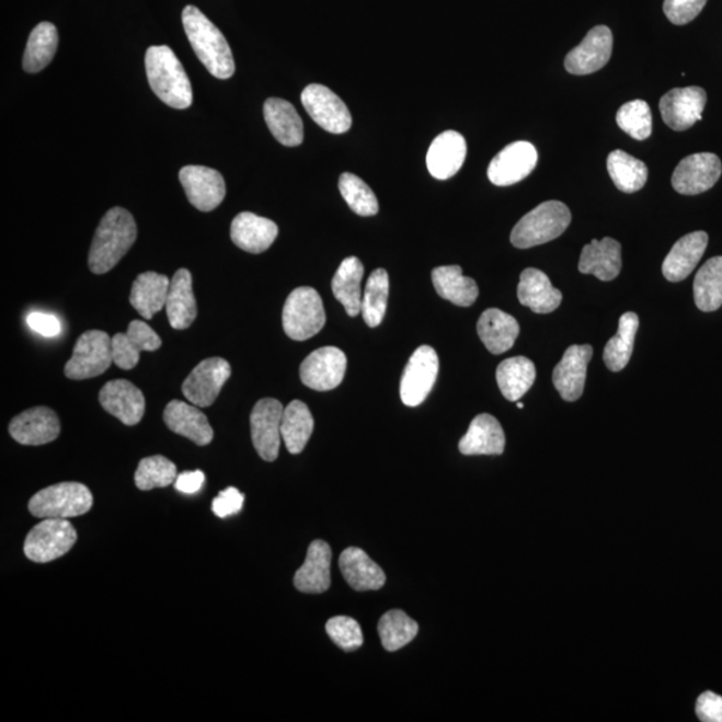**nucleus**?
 Instances as JSON below:
<instances>
[{"label":"nucleus","mask_w":722,"mask_h":722,"mask_svg":"<svg viewBox=\"0 0 722 722\" xmlns=\"http://www.w3.org/2000/svg\"><path fill=\"white\" fill-rule=\"evenodd\" d=\"M182 24L194 53L206 70L218 80H228L232 77L236 70L232 50L226 36L208 20V16L194 5H186L182 11Z\"/></svg>","instance_id":"1"},{"label":"nucleus","mask_w":722,"mask_h":722,"mask_svg":"<svg viewBox=\"0 0 722 722\" xmlns=\"http://www.w3.org/2000/svg\"><path fill=\"white\" fill-rule=\"evenodd\" d=\"M137 240L135 218L124 208L103 216L89 252V268L95 275L112 271Z\"/></svg>","instance_id":"2"},{"label":"nucleus","mask_w":722,"mask_h":722,"mask_svg":"<svg viewBox=\"0 0 722 722\" xmlns=\"http://www.w3.org/2000/svg\"><path fill=\"white\" fill-rule=\"evenodd\" d=\"M147 75L151 90L159 99L174 108H187L193 102V91L184 66L168 46L148 48Z\"/></svg>","instance_id":"3"},{"label":"nucleus","mask_w":722,"mask_h":722,"mask_svg":"<svg viewBox=\"0 0 722 722\" xmlns=\"http://www.w3.org/2000/svg\"><path fill=\"white\" fill-rule=\"evenodd\" d=\"M572 222V214L561 202H546L522 217L512 232L515 248L529 249L553 241Z\"/></svg>","instance_id":"4"},{"label":"nucleus","mask_w":722,"mask_h":722,"mask_svg":"<svg viewBox=\"0 0 722 722\" xmlns=\"http://www.w3.org/2000/svg\"><path fill=\"white\" fill-rule=\"evenodd\" d=\"M93 502V494L87 485L64 482L38 491L30 500L28 509L35 518L69 519L89 513Z\"/></svg>","instance_id":"5"},{"label":"nucleus","mask_w":722,"mask_h":722,"mask_svg":"<svg viewBox=\"0 0 722 722\" xmlns=\"http://www.w3.org/2000/svg\"><path fill=\"white\" fill-rule=\"evenodd\" d=\"M323 300L318 290L300 287L294 290L285 301L283 326L287 336L296 342H305L323 330L325 325Z\"/></svg>","instance_id":"6"},{"label":"nucleus","mask_w":722,"mask_h":722,"mask_svg":"<svg viewBox=\"0 0 722 722\" xmlns=\"http://www.w3.org/2000/svg\"><path fill=\"white\" fill-rule=\"evenodd\" d=\"M77 542V531L68 519L47 518L27 534L24 555L36 563L58 560Z\"/></svg>","instance_id":"7"},{"label":"nucleus","mask_w":722,"mask_h":722,"mask_svg":"<svg viewBox=\"0 0 722 722\" xmlns=\"http://www.w3.org/2000/svg\"><path fill=\"white\" fill-rule=\"evenodd\" d=\"M112 337L106 332L91 330L77 340L71 359L66 363L65 375L71 380L96 378L112 366Z\"/></svg>","instance_id":"8"},{"label":"nucleus","mask_w":722,"mask_h":722,"mask_svg":"<svg viewBox=\"0 0 722 722\" xmlns=\"http://www.w3.org/2000/svg\"><path fill=\"white\" fill-rule=\"evenodd\" d=\"M439 373V357L429 345H422L410 357L400 381V399L406 406L421 405L433 391Z\"/></svg>","instance_id":"9"},{"label":"nucleus","mask_w":722,"mask_h":722,"mask_svg":"<svg viewBox=\"0 0 722 722\" xmlns=\"http://www.w3.org/2000/svg\"><path fill=\"white\" fill-rule=\"evenodd\" d=\"M284 406L276 399H261L251 414L254 448L265 462H275L282 445Z\"/></svg>","instance_id":"10"},{"label":"nucleus","mask_w":722,"mask_h":722,"mask_svg":"<svg viewBox=\"0 0 722 722\" xmlns=\"http://www.w3.org/2000/svg\"><path fill=\"white\" fill-rule=\"evenodd\" d=\"M302 106L324 130L343 135L352 126V117L345 103L323 84H309L301 93Z\"/></svg>","instance_id":"11"},{"label":"nucleus","mask_w":722,"mask_h":722,"mask_svg":"<svg viewBox=\"0 0 722 722\" xmlns=\"http://www.w3.org/2000/svg\"><path fill=\"white\" fill-rule=\"evenodd\" d=\"M232 375V368L221 357H210L198 364L182 385V393L187 402L202 406H210L216 402L224 385Z\"/></svg>","instance_id":"12"},{"label":"nucleus","mask_w":722,"mask_h":722,"mask_svg":"<svg viewBox=\"0 0 722 722\" xmlns=\"http://www.w3.org/2000/svg\"><path fill=\"white\" fill-rule=\"evenodd\" d=\"M347 371V356L336 347L313 351L301 363L300 379L302 385L314 391H331L342 385Z\"/></svg>","instance_id":"13"},{"label":"nucleus","mask_w":722,"mask_h":722,"mask_svg":"<svg viewBox=\"0 0 722 722\" xmlns=\"http://www.w3.org/2000/svg\"><path fill=\"white\" fill-rule=\"evenodd\" d=\"M722 163L713 153H697L687 157L672 175L675 191L685 196H696L718 184L721 177Z\"/></svg>","instance_id":"14"},{"label":"nucleus","mask_w":722,"mask_h":722,"mask_svg":"<svg viewBox=\"0 0 722 722\" xmlns=\"http://www.w3.org/2000/svg\"><path fill=\"white\" fill-rule=\"evenodd\" d=\"M180 181L187 199L198 210H215L226 198V181L215 169L184 167L180 170Z\"/></svg>","instance_id":"15"},{"label":"nucleus","mask_w":722,"mask_h":722,"mask_svg":"<svg viewBox=\"0 0 722 722\" xmlns=\"http://www.w3.org/2000/svg\"><path fill=\"white\" fill-rule=\"evenodd\" d=\"M706 106L707 91L697 87L673 89L660 101L664 123L676 131L688 130L699 123Z\"/></svg>","instance_id":"16"},{"label":"nucleus","mask_w":722,"mask_h":722,"mask_svg":"<svg viewBox=\"0 0 722 722\" xmlns=\"http://www.w3.org/2000/svg\"><path fill=\"white\" fill-rule=\"evenodd\" d=\"M538 162L537 149L526 141L507 145L490 162L489 180L496 186L518 184L532 173Z\"/></svg>","instance_id":"17"},{"label":"nucleus","mask_w":722,"mask_h":722,"mask_svg":"<svg viewBox=\"0 0 722 722\" xmlns=\"http://www.w3.org/2000/svg\"><path fill=\"white\" fill-rule=\"evenodd\" d=\"M612 51V34L609 27L591 30L580 46L564 59V68L574 76L593 75L608 65Z\"/></svg>","instance_id":"18"},{"label":"nucleus","mask_w":722,"mask_h":722,"mask_svg":"<svg viewBox=\"0 0 722 722\" xmlns=\"http://www.w3.org/2000/svg\"><path fill=\"white\" fill-rule=\"evenodd\" d=\"M9 431L12 439L23 446H42L58 438L60 423L51 409L34 406L12 419Z\"/></svg>","instance_id":"19"},{"label":"nucleus","mask_w":722,"mask_h":722,"mask_svg":"<svg viewBox=\"0 0 722 722\" xmlns=\"http://www.w3.org/2000/svg\"><path fill=\"white\" fill-rule=\"evenodd\" d=\"M592 357V345H572L564 351L562 360L554 368V387L566 402H575L584 393L587 366Z\"/></svg>","instance_id":"20"},{"label":"nucleus","mask_w":722,"mask_h":722,"mask_svg":"<svg viewBox=\"0 0 722 722\" xmlns=\"http://www.w3.org/2000/svg\"><path fill=\"white\" fill-rule=\"evenodd\" d=\"M103 410L117 417L125 426H136L145 415V397L130 381L119 379L108 381L100 392Z\"/></svg>","instance_id":"21"},{"label":"nucleus","mask_w":722,"mask_h":722,"mask_svg":"<svg viewBox=\"0 0 722 722\" xmlns=\"http://www.w3.org/2000/svg\"><path fill=\"white\" fill-rule=\"evenodd\" d=\"M161 345V337L145 321H131L126 333H117L112 339L113 362L129 371L137 366L141 352H154Z\"/></svg>","instance_id":"22"},{"label":"nucleus","mask_w":722,"mask_h":722,"mask_svg":"<svg viewBox=\"0 0 722 722\" xmlns=\"http://www.w3.org/2000/svg\"><path fill=\"white\" fill-rule=\"evenodd\" d=\"M466 156L467 144L460 133L454 130L442 133L428 149V172L436 180L451 179L463 167Z\"/></svg>","instance_id":"23"},{"label":"nucleus","mask_w":722,"mask_h":722,"mask_svg":"<svg viewBox=\"0 0 722 722\" xmlns=\"http://www.w3.org/2000/svg\"><path fill=\"white\" fill-rule=\"evenodd\" d=\"M163 422L170 431L196 443L197 446H208L214 440V428L197 405L172 400L163 411Z\"/></svg>","instance_id":"24"},{"label":"nucleus","mask_w":722,"mask_h":722,"mask_svg":"<svg viewBox=\"0 0 722 722\" xmlns=\"http://www.w3.org/2000/svg\"><path fill=\"white\" fill-rule=\"evenodd\" d=\"M278 228L270 218L244 211L234 217L230 227V238L236 245L248 253L259 254L270 249L277 239Z\"/></svg>","instance_id":"25"},{"label":"nucleus","mask_w":722,"mask_h":722,"mask_svg":"<svg viewBox=\"0 0 722 722\" xmlns=\"http://www.w3.org/2000/svg\"><path fill=\"white\" fill-rule=\"evenodd\" d=\"M331 546L324 541H313L309 546L306 562L297 570L294 584L297 591L306 594H321L331 586Z\"/></svg>","instance_id":"26"},{"label":"nucleus","mask_w":722,"mask_h":722,"mask_svg":"<svg viewBox=\"0 0 722 722\" xmlns=\"http://www.w3.org/2000/svg\"><path fill=\"white\" fill-rule=\"evenodd\" d=\"M580 272L593 275L600 282H611L622 268L621 244L615 239L593 240L582 249Z\"/></svg>","instance_id":"27"},{"label":"nucleus","mask_w":722,"mask_h":722,"mask_svg":"<svg viewBox=\"0 0 722 722\" xmlns=\"http://www.w3.org/2000/svg\"><path fill=\"white\" fill-rule=\"evenodd\" d=\"M708 240L706 232H694L679 239L664 260L663 273L666 280L679 283L689 277L706 253Z\"/></svg>","instance_id":"28"},{"label":"nucleus","mask_w":722,"mask_h":722,"mask_svg":"<svg viewBox=\"0 0 722 722\" xmlns=\"http://www.w3.org/2000/svg\"><path fill=\"white\" fill-rule=\"evenodd\" d=\"M518 300L532 312L546 314L554 312L562 302L561 290L551 284L546 273L536 268L522 272L518 285Z\"/></svg>","instance_id":"29"},{"label":"nucleus","mask_w":722,"mask_h":722,"mask_svg":"<svg viewBox=\"0 0 722 722\" xmlns=\"http://www.w3.org/2000/svg\"><path fill=\"white\" fill-rule=\"evenodd\" d=\"M339 564L344 580L356 592L379 591L386 585L383 570L359 548L345 549Z\"/></svg>","instance_id":"30"},{"label":"nucleus","mask_w":722,"mask_h":722,"mask_svg":"<svg viewBox=\"0 0 722 722\" xmlns=\"http://www.w3.org/2000/svg\"><path fill=\"white\" fill-rule=\"evenodd\" d=\"M167 313L173 330H187L197 318V301L193 293V278L187 270H179L170 280Z\"/></svg>","instance_id":"31"},{"label":"nucleus","mask_w":722,"mask_h":722,"mask_svg":"<svg viewBox=\"0 0 722 722\" xmlns=\"http://www.w3.org/2000/svg\"><path fill=\"white\" fill-rule=\"evenodd\" d=\"M506 436L493 415L481 414L471 422L469 431L459 442L463 455H502Z\"/></svg>","instance_id":"32"},{"label":"nucleus","mask_w":722,"mask_h":722,"mask_svg":"<svg viewBox=\"0 0 722 722\" xmlns=\"http://www.w3.org/2000/svg\"><path fill=\"white\" fill-rule=\"evenodd\" d=\"M478 335L491 354H505L519 336V324L512 314L491 308L478 321Z\"/></svg>","instance_id":"33"},{"label":"nucleus","mask_w":722,"mask_h":722,"mask_svg":"<svg viewBox=\"0 0 722 722\" xmlns=\"http://www.w3.org/2000/svg\"><path fill=\"white\" fill-rule=\"evenodd\" d=\"M264 117L273 137L284 147H299L305 141V126L293 103L280 99L266 100Z\"/></svg>","instance_id":"34"},{"label":"nucleus","mask_w":722,"mask_h":722,"mask_svg":"<svg viewBox=\"0 0 722 722\" xmlns=\"http://www.w3.org/2000/svg\"><path fill=\"white\" fill-rule=\"evenodd\" d=\"M170 282L156 272L141 273L133 283L130 305L144 319H153L167 307Z\"/></svg>","instance_id":"35"},{"label":"nucleus","mask_w":722,"mask_h":722,"mask_svg":"<svg viewBox=\"0 0 722 722\" xmlns=\"http://www.w3.org/2000/svg\"><path fill=\"white\" fill-rule=\"evenodd\" d=\"M433 283L442 299L451 301L452 305L458 307L474 305L479 296L475 280L463 276L462 268L458 265L435 268L433 271Z\"/></svg>","instance_id":"36"},{"label":"nucleus","mask_w":722,"mask_h":722,"mask_svg":"<svg viewBox=\"0 0 722 722\" xmlns=\"http://www.w3.org/2000/svg\"><path fill=\"white\" fill-rule=\"evenodd\" d=\"M364 266L357 257L345 259L332 278V293L351 318L362 312Z\"/></svg>","instance_id":"37"},{"label":"nucleus","mask_w":722,"mask_h":722,"mask_svg":"<svg viewBox=\"0 0 722 722\" xmlns=\"http://www.w3.org/2000/svg\"><path fill=\"white\" fill-rule=\"evenodd\" d=\"M537 369L527 357L517 356L502 362L496 369V381L502 396L509 402H518L534 385Z\"/></svg>","instance_id":"38"},{"label":"nucleus","mask_w":722,"mask_h":722,"mask_svg":"<svg viewBox=\"0 0 722 722\" xmlns=\"http://www.w3.org/2000/svg\"><path fill=\"white\" fill-rule=\"evenodd\" d=\"M314 422L306 403L294 400L284 409L282 438L290 454H300L311 439Z\"/></svg>","instance_id":"39"},{"label":"nucleus","mask_w":722,"mask_h":722,"mask_svg":"<svg viewBox=\"0 0 722 722\" xmlns=\"http://www.w3.org/2000/svg\"><path fill=\"white\" fill-rule=\"evenodd\" d=\"M58 32L53 23L42 22L36 26L26 46V51L23 56V69L35 75L51 64L54 56H56L58 48Z\"/></svg>","instance_id":"40"},{"label":"nucleus","mask_w":722,"mask_h":722,"mask_svg":"<svg viewBox=\"0 0 722 722\" xmlns=\"http://www.w3.org/2000/svg\"><path fill=\"white\" fill-rule=\"evenodd\" d=\"M640 319L634 312L623 313L618 324V332L606 344L604 362L612 373H620L628 366L633 355L637 331H639Z\"/></svg>","instance_id":"41"},{"label":"nucleus","mask_w":722,"mask_h":722,"mask_svg":"<svg viewBox=\"0 0 722 722\" xmlns=\"http://www.w3.org/2000/svg\"><path fill=\"white\" fill-rule=\"evenodd\" d=\"M694 294L702 312L718 311L722 306V256L708 260L697 272Z\"/></svg>","instance_id":"42"},{"label":"nucleus","mask_w":722,"mask_h":722,"mask_svg":"<svg viewBox=\"0 0 722 722\" xmlns=\"http://www.w3.org/2000/svg\"><path fill=\"white\" fill-rule=\"evenodd\" d=\"M608 172L612 182L623 193H635L645 186L647 167L623 150H615L608 157Z\"/></svg>","instance_id":"43"},{"label":"nucleus","mask_w":722,"mask_h":722,"mask_svg":"<svg viewBox=\"0 0 722 722\" xmlns=\"http://www.w3.org/2000/svg\"><path fill=\"white\" fill-rule=\"evenodd\" d=\"M390 293V277L386 270H376L367 282L362 301V314L368 326L376 328L385 319Z\"/></svg>","instance_id":"44"},{"label":"nucleus","mask_w":722,"mask_h":722,"mask_svg":"<svg viewBox=\"0 0 722 722\" xmlns=\"http://www.w3.org/2000/svg\"><path fill=\"white\" fill-rule=\"evenodd\" d=\"M378 632L386 651L397 652L414 641L419 624L403 610H390L380 618Z\"/></svg>","instance_id":"45"},{"label":"nucleus","mask_w":722,"mask_h":722,"mask_svg":"<svg viewBox=\"0 0 722 722\" xmlns=\"http://www.w3.org/2000/svg\"><path fill=\"white\" fill-rule=\"evenodd\" d=\"M177 477V467L173 462L161 455H154V457L144 458L139 462L135 482L139 490L150 491L168 488L175 482Z\"/></svg>","instance_id":"46"},{"label":"nucleus","mask_w":722,"mask_h":722,"mask_svg":"<svg viewBox=\"0 0 722 722\" xmlns=\"http://www.w3.org/2000/svg\"><path fill=\"white\" fill-rule=\"evenodd\" d=\"M339 190L345 203L356 215L368 217L378 215L379 203L371 187L360 177L352 173H344L339 180Z\"/></svg>","instance_id":"47"},{"label":"nucleus","mask_w":722,"mask_h":722,"mask_svg":"<svg viewBox=\"0 0 722 722\" xmlns=\"http://www.w3.org/2000/svg\"><path fill=\"white\" fill-rule=\"evenodd\" d=\"M617 124L637 141H643L652 135L653 117L647 102L642 100L630 101L617 113Z\"/></svg>","instance_id":"48"},{"label":"nucleus","mask_w":722,"mask_h":722,"mask_svg":"<svg viewBox=\"0 0 722 722\" xmlns=\"http://www.w3.org/2000/svg\"><path fill=\"white\" fill-rule=\"evenodd\" d=\"M325 630L331 640L344 652H355L363 645L362 628L354 618L333 617L326 622Z\"/></svg>","instance_id":"49"},{"label":"nucleus","mask_w":722,"mask_h":722,"mask_svg":"<svg viewBox=\"0 0 722 722\" xmlns=\"http://www.w3.org/2000/svg\"><path fill=\"white\" fill-rule=\"evenodd\" d=\"M707 2L708 0H665V15L673 24L683 26L696 20Z\"/></svg>","instance_id":"50"},{"label":"nucleus","mask_w":722,"mask_h":722,"mask_svg":"<svg viewBox=\"0 0 722 722\" xmlns=\"http://www.w3.org/2000/svg\"><path fill=\"white\" fill-rule=\"evenodd\" d=\"M242 505H244V495L238 489L228 488L218 494L211 509L218 518H227L241 512Z\"/></svg>","instance_id":"51"},{"label":"nucleus","mask_w":722,"mask_h":722,"mask_svg":"<svg viewBox=\"0 0 722 722\" xmlns=\"http://www.w3.org/2000/svg\"><path fill=\"white\" fill-rule=\"evenodd\" d=\"M697 718L702 722H722V697L703 691L696 703Z\"/></svg>","instance_id":"52"},{"label":"nucleus","mask_w":722,"mask_h":722,"mask_svg":"<svg viewBox=\"0 0 722 722\" xmlns=\"http://www.w3.org/2000/svg\"><path fill=\"white\" fill-rule=\"evenodd\" d=\"M27 325L39 335L45 337H56L62 331L60 321L53 314L33 312L27 317Z\"/></svg>","instance_id":"53"},{"label":"nucleus","mask_w":722,"mask_h":722,"mask_svg":"<svg viewBox=\"0 0 722 722\" xmlns=\"http://www.w3.org/2000/svg\"><path fill=\"white\" fill-rule=\"evenodd\" d=\"M204 482L205 475L203 471L182 472L175 479L174 488L182 494H194L202 490Z\"/></svg>","instance_id":"54"},{"label":"nucleus","mask_w":722,"mask_h":722,"mask_svg":"<svg viewBox=\"0 0 722 722\" xmlns=\"http://www.w3.org/2000/svg\"><path fill=\"white\" fill-rule=\"evenodd\" d=\"M517 406H518L519 410H522V409H524L525 405L522 404V403H518Z\"/></svg>","instance_id":"55"}]
</instances>
